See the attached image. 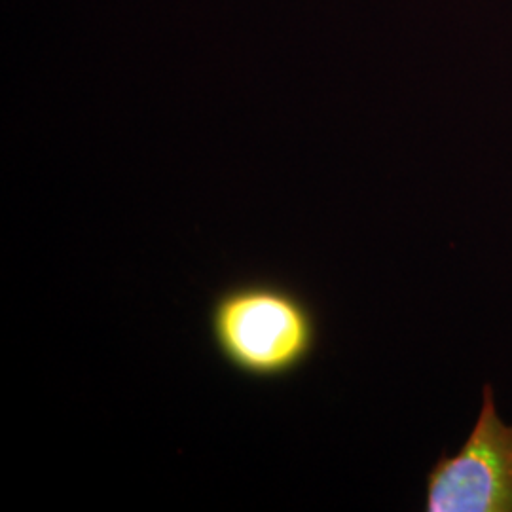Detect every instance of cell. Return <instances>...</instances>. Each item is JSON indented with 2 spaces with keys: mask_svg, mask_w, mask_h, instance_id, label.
<instances>
[{
  "mask_svg": "<svg viewBox=\"0 0 512 512\" xmlns=\"http://www.w3.org/2000/svg\"><path fill=\"white\" fill-rule=\"evenodd\" d=\"M209 332L226 365L255 380H279L310 361L319 325L310 304L274 281H243L220 291Z\"/></svg>",
  "mask_w": 512,
  "mask_h": 512,
  "instance_id": "1",
  "label": "cell"
},
{
  "mask_svg": "<svg viewBox=\"0 0 512 512\" xmlns=\"http://www.w3.org/2000/svg\"><path fill=\"white\" fill-rule=\"evenodd\" d=\"M425 511L512 512V425L501 420L490 385L469 439L427 476Z\"/></svg>",
  "mask_w": 512,
  "mask_h": 512,
  "instance_id": "2",
  "label": "cell"
}]
</instances>
